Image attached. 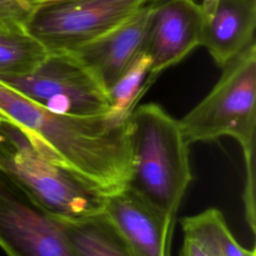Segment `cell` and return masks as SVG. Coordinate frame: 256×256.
Masks as SVG:
<instances>
[{"label":"cell","instance_id":"8","mask_svg":"<svg viewBox=\"0 0 256 256\" xmlns=\"http://www.w3.org/2000/svg\"><path fill=\"white\" fill-rule=\"evenodd\" d=\"M103 212L135 256H171L175 222L127 186L106 194Z\"/></svg>","mask_w":256,"mask_h":256},{"label":"cell","instance_id":"14","mask_svg":"<svg viewBox=\"0 0 256 256\" xmlns=\"http://www.w3.org/2000/svg\"><path fill=\"white\" fill-rule=\"evenodd\" d=\"M149 70L150 58L143 53L106 92L110 106L108 114L122 120L128 118L148 88L145 78Z\"/></svg>","mask_w":256,"mask_h":256},{"label":"cell","instance_id":"1","mask_svg":"<svg viewBox=\"0 0 256 256\" xmlns=\"http://www.w3.org/2000/svg\"><path fill=\"white\" fill-rule=\"evenodd\" d=\"M127 122L133 164L126 186L175 222L193 179L179 121L160 105L147 103L135 107Z\"/></svg>","mask_w":256,"mask_h":256},{"label":"cell","instance_id":"10","mask_svg":"<svg viewBox=\"0 0 256 256\" xmlns=\"http://www.w3.org/2000/svg\"><path fill=\"white\" fill-rule=\"evenodd\" d=\"M256 3L220 0L213 15L205 21L201 46L219 67L255 41Z\"/></svg>","mask_w":256,"mask_h":256},{"label":"cell","instance_id":"12","mask_svg":"<svg viewBox=\"0 0 256 256\" xmlns=\"http://www.w3.org/2000/svg\"><path fill=\"white\" fill-rule=\"evenodd\" d=\"M183 236L197 242L210 256H256L255 248L241 246L220 210L208 208L180 220Z\"/></svg>","mask_w":256,"mask_h":256},{"label":"cell","instance_id":"20","mask_svg":"<svg viewBox=\"0 0 256 256\" xmlns=\"http://www.w3.org/2000/svg\"><path fill=\"white\" fill-rule=\"evenodd\" d=\"M47 1H49V0H47Z\"/></svg>","mask_w":256,"mask_h":256},{"label":"cell","instance_id":"11","mask_svg":"<svg viewBox=\"0 0 256 256\" xmlns=\"http://www.w3.org/2000/svg\"><path fill=\"white\" fill-rule=\"evenodd\" d=\"M53 216L77 256H135L103 211L79 217Z\"/></svg>","mask_w":256,"mask_h":256},{"label":"cell","instance_id":"6","mask_svg":"<svg viewBox=\"0 0 256 256\" xmlns=\"http://www.w3.org/2000/svg\"><path fill=\"white\" fill-rule=\"evenodd\" d=\"M0 247L7 256H77L54 216L1 172Z\"/></svg>","mask_w":256,"mask_h":256},{"label":"cell","instance_id":"2","mask_svg":"<svg viewBox=\"0 0 256 256\" xmlns=\"http://www.w3.org/2000/svg\"><path fill=\"white\" fill-rule=\"evenodd\" d=\"M218 82L188 113L179 119L187 142H212L234 138L244 154L243 197L255 196L254 152L256 131V44L255 41L227 62Z\"/></svg>","mask_w":256,"mask_h":256},{"label":"cell","instance_id":"19","mask_svg":"<svg viewBox=\"0 0 256 256\" xmlns=\"http://www.w3.org/2000/svg\"><path fill=\"white\" fill-rule=\"evenodd\" d=\"M0 117H2V116H1V115H0Z\"/></svg>","mask_w":256,"mask_h":256},{"label":"cell","instance_id":"18","mask_svg":"<svg viewBox=\"0 0 256 256\" xmlns=\"http://www.w3.org/2000/svg\"><path fill=\"white\" fill-rule=\"evenodd\" d=\"M245 1H248V2H251V3H256V0H245Z\"/></svg>","mask_w":256,"mask_h":256},{"label":"cell","instance_id":"4","mask_svg":"<svg viewBox=\"0 0 256 256\" xmlns=\"http://www.w3.org/2000/svg\"><path fill=\"white\" fill-rule=\"evenodd\" d=\"M0 81L55 113L94 116L110 109L104 88L70 52L48 53L32 72Z\"/></svg>","mask_w":256,"mask_h":256},{"label":"cell","instance_id":"16","mask_svg":"<svg viewBox=\"0 0 256 256\" xmlns=\"http://www.w3.org/2000/svg\"><path fill=\"white\" fill-rule=\"evenodd\" d=\"M179 256H210L197 242L183 236L182 246L179 251Z\"/></svg>","mask_w":256,"mask_h":256},{"label":"cell","instance_id":"3","mask_svg":"<svg viewBox=\"0 0 256 256\" xmlns=\"http://www.w3.org/2000/svg\"><path fill=\"white\" fill-rule=\"evenodd\" d=\"M0 172L45 212L79 217L103 211L106 194L46 157L27 133L0 117Z\"/></svg>","mask_w":256,"mask_h":256},{"label":"cell","instance_id":"17","mask_svg":"<svg viewBox=\"0 0 256 256\" xmlns=\"http://www.w3.org/2000/svg\"><path fill=\"white\" fill-rule=\"evenodd\" d=\"M219 1L220 0H203L202 1L200 6H201V9H202L205 21L208 20L213 15Z\"/></svg>","mask_w":256,"mask_h":256},{"label":"cell","instance_id":"7","mask_svg":"<svg viewBox=\"0 0 256 256\" xmlns=\"http://www.w3.org/2000/svg\"><path fill=\"white\" fill-rule=\"evenodd\" d=\"M205 19L195 0H152L145 45L150 58L146 79L149 87L165 69L179 63L201 46Z\"/></svg>","mask_w":256,"mask_h":256},{"label":"cell","instance_id":"5","mask_svg":"<svg viewBox=\"0 0 256 256\" xmlns=\"http://www.w3.org/2000/svg\"><path fill=\"white\" fill-rule=\"evenodd\" d=\"M150 1L49 0L25 27L48 53H72L117 27Z\"/></svg>","mask_w":256,"mask_h":256},{"label":"cell","instance_id":"13","mask_svg":"<svg viewBox=\"0 0 256 256\" xmlns=\"http://www.w3.org/2000/svg\"><path fill=\"white\" fill-rule=\"evenodd\" d=\"M47 55L46 48L25 26L0 19V76L30 73Z\"/></svg>","mask_w":256,"mask_h":256},{"label":"cell","instance_id":"9","mask_svg":"<svg viewBox=\"0 0 256 256\" xmlns=\"http://www.w3.org/2000/svg\"><path fill=\"white\" fill-rule=\"evenodd\" d=\"M151 1L117 27L72 52L106 92L145 53Z\"/></svg>","mask_w":256,"mask_h":256},{"label":"cell","instance_id":"15","mask_svg":"<svg viewBox=\"0 0 256 256\" xmlns=\"http://www.w3.org/2000/svg\"><path fill=\"white\" fill-rule=\"evenodd\" d=\"M47 0H0V19L26 26L37 9Z\"/></svg>","mask_w":256,"mask_h":256}]
</instances>
